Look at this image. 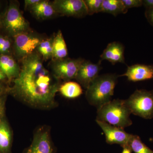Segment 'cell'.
<instances>
[{
  "label": "cell",
  "mask_w": 153,
  "mask_h": 153,
  "mask_svg": "<svg viewBox=\"0 0 153 153\" xmlns=\"http://www.w3.org/2000/svg\"><path fill=\"white\" fill-rule=\"evenodd\" d=\"M22 60L20 73L12 81L9 94L34 107L51 108L55 104L60 80L45 68L37 53Z\"/></svg>",
  "instance_id": "obj_1"
},
{
  "label": "cell",
  "mask_w": 153,
  "mask_h": 153,
  "mask_svg": "<svg viewBox=\"0 0 153 153\" xmlns=\"http://www.w3.org/2000/svg\"><path fill=\"white\" fill-rule=\"evenodd\" d=\"M118 77L113 74L98 75L86 89L85 95L89 104L98 109L111 101Z\"/></svg>",
  "instance_id": "obj_2"
},
{
  "label": "cell",
  "mask_w": 153,
  "mask_h": 153,
  "mask_svg": "<svg viewBox=\"0 0 153 153\" xmlns=\"http://www.w3.org/2000/svg\"><path fill=\"white\" fill-rule=\"evenodd\" d=\"M131 114L125 100L114 99L97 109L96 120L124 129L132 124Z\"/></svg>",
  "instance_id": "obj_3"
},
{
  "label": "cell",
  "mask_w": 153,
  "mask_h": 153,
  "mask_svg": "<svg viewBox=\"0 0 153 153\" xmlns=\"http://www.w3.org/2000/svg\"><path fill=\"white\" fill-rule=\"evenodd\" d=\"M29 25L22 15L17 1H10L2 17L0 34L11 38L26 33Z\"/></svg>",
  "instance_id": "obj_4"
},
{
  "label": "cell",
  "mask_w": 153,
  "mask_h": 153,
  "mask_svg": "<svg viewBox=\"0 0 153 153\" xmlns=\"http://www.w3.org/2000/svg\"><path fill=\"white\" fill-rule=\"evenodd\" d=\"M125 102L131 114L146 119L153 118V90L137 89Z\"/></svg>",
  "instance_id": "obj_5"
},
{
  "label": "cell",
  "mask_w": 153,
  "mask_h": 153,
  "mask_svg": "<svg viewBox=\"0 0 153 153\" xmlns=\"http://www.w3.org/2000/svg\"><path fill=\"white\" fill-rule=\"evenodd\" d=\"M13 38V56L22 60L35 52L42 40L27 32L20 33Z\"/></svg>",
  "instance_id": "obj_6"
},
{
  "label": "cell",
  "mask_w": 153,
  "mask_h": 153,
  "mask_svg": "<svg viewBox=\"0 0 153 153\" xmlns=\"http://www.w3.org/2000/svg\"><path fill=\"white\" fill-rule=\"evenodd\" d=\"M83 59L67 58L55 60L52 65V74L59 80L70 81L75 79L77 71Z\"/></svg>",
  "instance_id": "obj_7"
},
{
  "label": "cell",
  "mask_w": 153,
  "mask_h": 153,
  "mask_svg": "<svg viewBox=\"0 0 153 153\" xmlns=\"http://www.w3.org/2000/svg\"><path fill=\"white\" fill-rule=\"evenodd\" d=\"M52 4L56 13L61 16L82 18L88 15L83 0H55Z\"/></svg>",
  "instance_id": "obj_8"
},
{
  "label": "cell",
  "mask_w": 153,
  "mask_h": 153,
  "mask_svg": "<svg viewBox=\"0 0 153 153\" xmlns=\"http://www.w3.org/2000/svg\"><path fill=\"white\" fill-rule=\"evenodd\" d=\"M96 121L103 131L107 143L110 145L119 144L122 147L128 145L133 134L128 133L123 128L111 125L106 122L96 120Z\"/></svg>",
  "instance_id": "obj_9"
},
{
  "label": "cell",
  "mask_w": 153,
  "mask_h": 153,
  "mask_svg": "<svg viewBox=\"0 0 153 153\" xmlns=\"http://www.w3.org/2000/svg\"><path fill=\"white\" fill-rule=\"evenodd\" d=\"M101 60L94 63L84 60L81 63L75 79L85 89H87L91 82L99 75L101 70Z\"/></svg>",
  "instance_id": "obj_10"
},
{
  "label": "cell",
  "mask_w": 153,
  "mask_h": 153,
  "mask_svg": "<svg viewBox=\"0 0 153 153\" xmlns=\"http://www.w3.org/2000/svg\"><path fill=\"white\" fill-rule=\"evenodd\" d=\"M24 153H54V148L47 129L41 128L36 132L31 145Z\"/></svg>",
  "instance_id": "obj_11"
},
{
  "label": "cell",
  "mask_w": 153,
  "mask_h": 153,
  "mask_svg": "<svg viewBox=\"0 0 153 153\" xmlns=\"http://www.w3.org/2000/svg\"><path fill=\"white\" fill-rule=\"evenodd\" d=\"M120 76H126L129 81L132 82L152 79L153 66L137 64L129 66L125 73Z\"/></svg>",
  "instance_id": "obj_12"
},
{
  "label": "cell",
  "mask_w": 153,
  "mask_h": 153,
  "mask_svg": "<svg viewBox=\"0 0 153 153\" xmlns=\"http://www.w3.org/2000/svg\"><path fill=\"white\" fill-rule=\"evenodd\" d=\"M124 50V47L120 42H111L107 45L100 57L101 60H108L113 65L118 63H125Z\"/></svg>",
  "instance_id": "obj_13"
},
{
  "label": "cell",
  "mask_w": 153,
  "mask_h": 153,
  "mask_svg": "<svg viewBox=\"0 0 153 153\" xmlns=\"http://www.w3.org/2000/svg\"><path fill=\"white\" fill-rule=\"evenodd\" d=\"M0 70L9 84L19 76L21 67L13 55H0Z\"/></svg>",
  "instance_id": "obj_14"
},
{
  "label": "cell",
  "mask_w": 153,
  "mask_h": 153,
  "mask_svg": "<svg viewBox=\"0 0 153 153\" xmlns=\"http://www.w3.org/2000/svg\"><path fill=\"white\" fill-rule=\"evenodd\" d=\"M13 132L5 117L0 122V153H11Z\"/></svg>",
  "instance_id": "obj_15"
},
{
  "label": "cell",
  "mask_w": 153,
  "mask_h": 153,
  "mask_svg": "<svg viewBox=\"0 0 153 153\" xmlns=\"http://www.w3.org/2000/svg\"><path fill=\"white\" fill-rule=\"evenodd\" d=\"M30 9L35 17L41 20L50 19L57 14L52 3L47 1H41Z\"/></svg>",
  "instance_id": "obj_16"
},
{
  "label": "cell",
  "mask_w": 153,
  "mask_h": 153,
  "mask_svg": "<svg viewBox=\"0 0 153 153\" xmlns=\"http://www.w3.org/2000/svg\"><path fill=\"white\" fill-rule=\"evenodd\" d=\"M52 48L53 55L52 58L54 61L67 58L68 55V49L63 34L60 30L58 31L53 39Z\"/></svg>",
  "instance_id": "obj_17"
},
{
  "label": "cell",
  "mask_w": 153,
  "mask_h": 153,
  "mask_svg": "<svg viewBox=\"0 0 153 153\" xmlns=\"http://www.w3.org/2000/svg\"><path fill=\"white\" fill-rule=\"evenodd\" d=\"M64 97L75 98L82 94V89L80 84L73 81H68L60 85L59 91Z\"/></svg>",
  "instance_id": "obj_18"
},
{
  "label": "cell",
  "mask_w": 153,
  "mask_h": 153,
  "mask_svg": "<svg viewBox=\"0 0 153 153\" xmlns=\"http://www.w3.org/2000/svg\"><path fill=\"white\" fill-rule=\"evenodd\" d=\"M128 11L121 0H103L102 13L117 16L120 14L126 13Z\"/></svg>",
  "instance_id": "obj_19"
},
{
  "label": "cell",
  "mask_w": 153,
  "mask_h": 153,
  "mask_svg": "<svg viewBox=\"0 0 153 153\" xmlns=\"http://www.w3.org/2000/svg\"><path fill=\"white\" fill-rule=\"evenodd\" d=\"M128 145L132 152L134 153H153V151L145 145L136 135H132Z\"/></svg>",
  "instance_id": "obj_20"
},
{
  "label": "cell",
  "mask_w": 153,
  "mask_h": 153,
  "mask_svg": "<svg viewBox=\"0 0 153 153\" xmlns=\"http://www.w3.org/2000/svg\"><path fill=\"white\" fill-rule=\"evenodd\" d=\"M53 39H47L42 40L39 44L37 49L43 60H47L52 58L53 48H52Z\"/></svg>",
  "instance_id": "obj_21"
},
{
  "label": "cell",
  "mask_w": 153,
  "mask_h": 153,
  "mask_svg": "<svg viewBox=\"0 0 153 153\" xmlns=\"http://www.w3.org/2000/svg\"><path fill=\"white\" fill-rule=\"evenodd\" d=\"M13 38L0 34V55L13 56Z\"/></svg>",
  "instance_id": "obj_22"
},
{
  "label": "cell",
  "mask_w": 153,
  "mask_h": 153,
  "mask_svg": "<svg viewBox=\"0 0 153 153\" xmlns=\"http://www.w3.org/2000/svg\"><path fill=\"white\" fill-rule=\"evenodd\" d=\"M87 8L88 15L102 13L103 0H83Z\"/></svg>",
  "instance_id": "obj_23"
},
{
  "label": "cell",
  "mask_w": 153,
  "mask_h": 153,
  "mask_svg": "<svg viewBox=\"0 0 153 153\" xmlns=\"http://www.w3.org/2000/svg\"><path fill=\"white\" fill-rule=\"evenodd\" d=\"M127 10L132 8L139 7L143 5V0H121Z\"/></svg>",
  "instance_id": "obj_24"
},
{
  "label": "cell",
  "mask_w": 153,
  "mask_h": 153,
  "mask_svg": "<svg viewBox=\"0 0 153 153\" xmlns=\"http://www.w3.org/2000/svg\"><path fill=\"white\" fill-rule=\"evenodd\" d=\"M7 94L3 96L0 98V122L5 117L6 99Z\"/></svg>",
  "instance_id": "obj_25"
},
{
  "label": "cell",
  "mask_w": 153,
  "mask_h": 153,
  "mask_svg": "<svg viewBox=\"0 0 153 153\" xmlns=\"http://www.w3.org/2000/svg\"><path fill=\"white\" fill-rule=\"evenodd\" d=\"M8 84V82L7 81H0V98L9 94L10 86Z\"/></svg>",
  "instance_id": "obj_26"
},
{
  "label": "cell",
  "mask_w": 153,
  "mask_h": 153,
  "mask_svg": "<svg viewBox=\"0 0 153 153\" xmlns=\"http://www.w3.org/2000/svg\"><path fill=\"white\" fill-rule=\"evenodd\" d=\"M145 15L148 22L153 27V8L146 9Z\"/></svg>",
  "instance_id": "obj_27"
},
{
  "label": "cell",
  "mask_w": 153,
  "mask_h": 153,
  "mask_svg": "<svg viewBox=\"0 0 153 153\" xmlns=\"http://www.w3.org/2000/svg\"><path fill=\"white\" fill-rule=\"evenodd\" d=\"M41 1V0H25V9L30 8L32 6L35 5L40 2Z\"/></svg>",
  "instance_id": "obj_28"
},
{
  "label": "cell",
  "mask_w": 153,
  "mask_h": 153,
  "mask_svg": "<svg viewBox=\"0 0 153 153\" xmlns=\"http://www.w3.org/2000/svg\"><path fill=\"white\" fill-rule=\"evenodd\" d=\"M143 6L146 9L153 8V0H143Z\"/></svg>",
  "instance_id": "obj_29"
},
{
  "label": "cell",
  "mask_w": 153,
  "mask_h": 153,
  "mask_svg": "<svg viewBox=\"0 0 153 153\" xmlns=\"http://www.w3.org/2000/svg\"><path fill=\"white\" fill-rule=\"evenodd\" d=\"M123 150L122 152V153H131L132 150L129 145L124 146L123 147Z\"/></svg>",
  "instance_id": "obj_30"
},
{
  "label": "cell",
  "mask_w": 153,
  "mask_h": 153,
  "mask_svg": "<svg viewBox=\"0 0 153 153\" xmlns=\"http://www.w3.org/2000/svg\"><path fill=\"white\" fill-rule=\"evenodd\" d=\"M6 9V8H5ZM3 10L2 4L1 2L0 1V28H1V22L2 17L3 16V14L5 10Z\"/></svg>",
  "instance_id": "obj_31"
},
{
  "label": "cell",
  "mask_w": 153,
  "mask_h": 153,
  "mask_svg": "<svg viewBox=\"0 0 153 153\" xmlns=\"http://www.w3.org/2000/svg\"><path fill=\"white\" fill-rule=\"evenodd\" d=\"M0 81H7L8 82L7 79L5 75L0 70Z\"/></svg>",
  "instance_id": "obj_32"
},
{
  "label": "cell",
  "mask_w": 153,
  "mask_h": 153,
  "mask_svg": "<svg viewBox=\"0 0 153 153\" xmlns=\"http://www.w3.org/2000/svg\"><path fill=\"white\" fill-rule=\"evenodd\" d=\"M149 140L152 142H153V138H150L149 139Z\"/></svg>",
  "instance_id": "obj_33"
}]
</instances>
